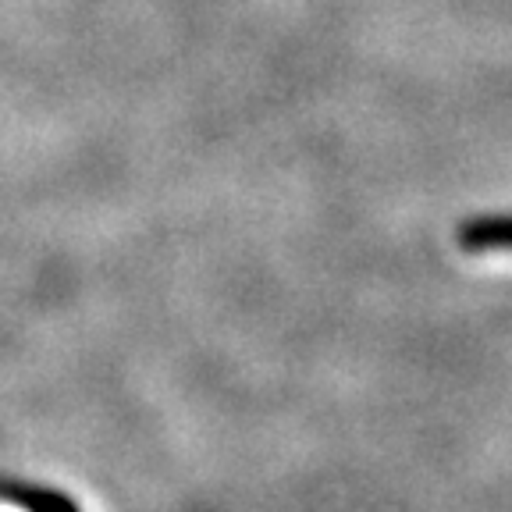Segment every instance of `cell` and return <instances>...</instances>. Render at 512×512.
Instances as JSON below:
<instances>
[{
    "label": "cell",
    "instance_id": "6da1fadb",
    "mask_svg": "<svg viewBox=\"0 0 512 512\" xmlns=\"http://www.w3.org/2000/svg\"><path fill=\"white\" fill-rule=\"evenodd\" d=\"M459 249L466 253H502L512 249V214L473 217L459 228Z\"/></svg>",
    "mask_w": 512,
    "mask_h": 512
}]
</instances>
